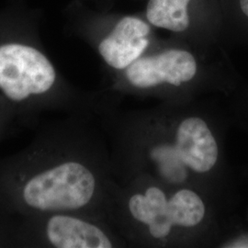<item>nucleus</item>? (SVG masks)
Segmentation results:
<instances>
[{"label":"nucleus","mask_w":248,"mask_h":248,"mask_svg":"<svg viewBox=\"0 0 248 248\" xmlns=\"http://www.w3.org/2000/svg\"><path fill=\"white\" fill-rule=\"evenodd\" d=\"M67 124L42 127L23 149L0 158V213L26 216L91 209L100 192L94 162Z\"/></svg>","instance_id":"nucleus-1"},{"label":"nucleus","mask_w":248,"mask_h":248,"mask_svg":"<svg viewBox=\"0 0 248 248\" xmlns=\"http://www.w3.org/2000/svg\"><path fill=\"white\" fill-rule=\"evenodd\" d=\"M13 248H110L113 242L81 212L14 216Z\"/></svg>","instance_id":"nucleus-2"},{"label":"nucleus","mask_w":248,"mask_h":248,"mask_svg":"<svg viewBox=\"0 0 248 248\" xmlns=\"http://www.w3.org/2000/svg\"><path fill=\"white\" fill-rule=\"evenodd\" d=\"M129 211L133 219L147 225L151 235L165 238L174 226L191 228L205 217L206 207L195 191L182 188L167 199L162 189L150 186L144 194L131 197Z\"/></svg>","instance_id":"nucleus-3"},{"label":"nucleus","mask_w":248,"mask_h":248,"mask_svg":"<svg viewBox=\"0 0 248 248\" xmlns=\"http://www.w3.org/2000/svg\"><path fill=\"white\" fill-rule=\"evenodd\" d=\"M199 71L200 64L194 53L178 47L144 53L124 70L126 81L141 89L163 85L180 87L194 79Z\"/></svg>","instance_id":"nucleus-4"},{"label":"nucleus","mask_w":248,"mask_h":248,"mask_svg":"<svg viewBox=\"0 0 248 248\" xmlns=\"http://www.w3.org/2000/svg\"><path fill=\"white\" fill-rule=\"evenodd\" d=\"M153 29L144 16H121L99 40L98 53L108 67L124 71L148 51Z\"/></svg>","instance_id":"nucleus-5"},{"label":"nucleus","mask_w":248,"mask_h":248,"mask_svg":"<svg viewBox=\"0 0 248 248\" xmlns=\"http://www.w3.org/2000/svg\"><path fill=\"white\" fill-rule=\"evenodd\" d=\"M213 0H146L143 16L152 26L187 35L208 31Z\"/></svg>","instance_id":"nucleus-6"},{"label":"nucleus","mask_w":248,"mask_h":248,"mask_svg":"<svg viewBox=\"0 0 248 248\" xmlns=\"http://www.w3.org/2000/svg\"><path fill=\"white\" fill-rule=\"evenodd\" d=\"M175 153L186 168L196 173H206L216 165L219 149L216 140L203 119L189 117L177 128Z\"/></svg>","instance_id":"nucleus-7"},{"label":"nucleus","mask_w":248,"mask_h":248,"mask_svg":"<svg viewBox=\"0 0 248 248\" xmlns=\"http://www.w3.org/2000/svg\"><path fill=\"white\" fill-rule=\"evenodd\" d=\"M18 124L9 112L0 106V143L18 130Z\"/></svg>","instance_id":"nucleus-8"},{"label":"nucleus","mask_w":248,"mask_h":248,"mask_svg":"<svg viewBox=\"0 0 248 248\" xmlns=\"http://www.w3.org/2000/svg\"><path fill=\"white\" fill-rule=\"evenodd\" d=\"M0 248H10V216L0 213Z\"/></svg>","instance_id":"nucleus-9"},{"label":"nucleus","mask_w":248,"mask_h":248,"mask_svg":"<svg viewBox=\"0 0 248 248\" xmlns=\"http://www.w3.org/2000/svg\"><path fill=\"white\" fill-rule=\"evenodd\" d=\"M239 7L242 13L248 18V0H239Z\"/></svg>","instance_id":"nucleus-10"}]
</instances>
